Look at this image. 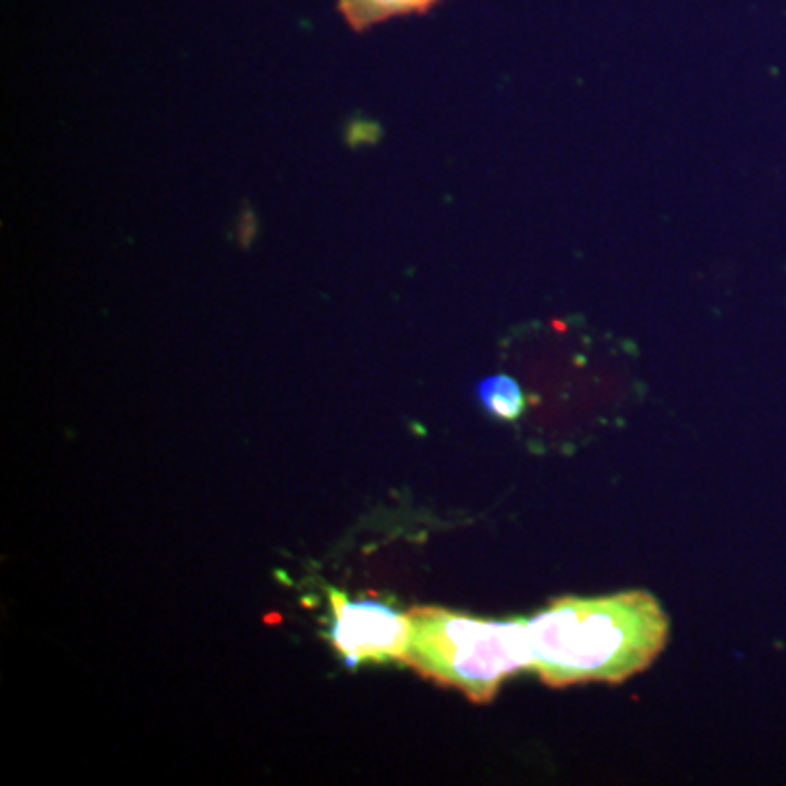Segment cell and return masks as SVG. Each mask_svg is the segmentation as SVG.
<instances>
[{"instance_id": "cell-5", "label": "cell", "mask_w": 786, "mask_h": 786, "mask_svg": "<svg viewBox=\"0 0 786 786\" xmlns=\"http://www.w3.org/2000/svg\"><path fill=\"white\" fill-rule=\"evenodd\" d=\"M476 398H479L487 413H492L494 418L505 422L518 420L524 407H527V398H524L520 385L505 374L481 380L476 385Z\"/></svg>"}, {"instance_id": "cell-3", "label": "cell", "mask_w": 786, "mask_h": 786, "mask_svg": "<svg viewBox=\"0 0 786 786\" xmlns=\"http://www.w3.org/2000/svg\"><path fill=\"white\" fill-rule=\"evenodd\" d=\"M330 607L332 625L326 638L348 669L369 660H402L411 634L409 614L376 599L352 601L337 590H330Z\"/></svg>"}, {"instance_id": "cell-1", "label": "cell", "mask_w": 786, "mask_h": 786, "mask_svg": "<svg viewBox=\"0 0 786 786\" xmlns=\"http://www.w3.org/2000/svg\"><path fill=\"white\" fill-rule=\"evenodd\" d=\"M533 671L551 688L618 684L645 671L669 640V618L645 590L564 597L527 621Z\"/></svg>"}, {"instance_id": "cell-2", "label": "cell", "mask_w": 786, "mask_h": 786, "mask_svg": "<svg viewBox=\"0 0 786 786\" xmlns=\"http://www.w3.org/2000/svg\"><path fill=\"white\" fill-rule=\"evenodd\" d=\"M407 614L411 634L400 662L474 704H490L507 677L533 669L527 623L481 621L431 605Z\"/></svg>"}, {"instance_id": "cell-4", "label": "cell", "mask_w": 786, "mask_h": 786, "mask_svg": "<svg viewBox=\"0 0 786 786\" xmlns=\"http://www.w3.org/2000/svg\"><path fill=\"white\" fill-rule=\"evenodd\" d=\"M439 0H339V14L354 31L385 22L389 18L426 14Z\"/></svg>"}]
</instances>
